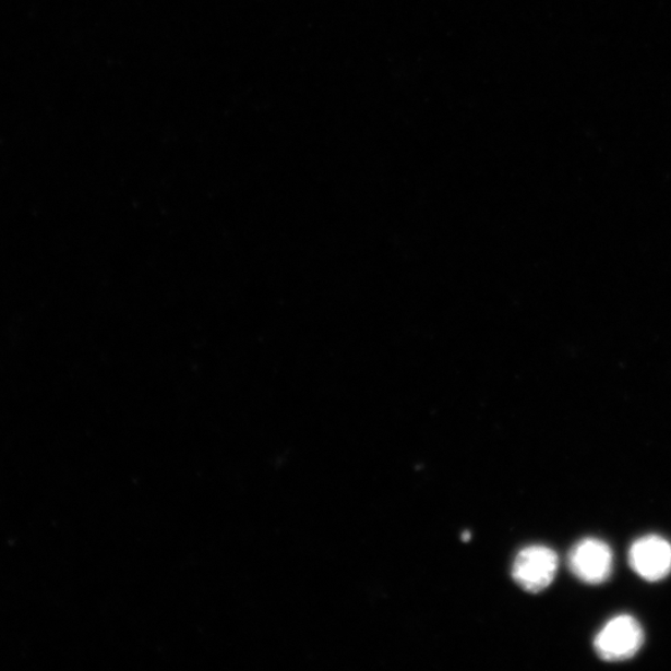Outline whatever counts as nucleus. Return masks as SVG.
Here are the masks:
<instances>
[{
  "label": "nucleus",
  "mask_w": 671,
  "mask_h": 671,
  "mask_svg": "<svg viewBox=\"0 0 671 671\" xmlns=\"http://www.w3.org/2000/svg\"><path fill=\"white\" fill-rule=\"evenodd\" d=\"M644 643L642 625L628 614L616 615L608 622L595 638V650L607 661H623L633 658Z\"/></svg>",
  "instance_id": "1"
},
{
  "label": "nucleus",
  "mask_w": 671,
  "mask_h": 671,
  "mask_svg": "<svg viewBox=\"0 0 671 671\" xmlns=\"http://www.w3.org/2000/svg\"><path fill=\"white\" fill-rule=\"evenodd\" d=\"M630 565L643 579H664L671 572L670 542L658 535L642 537L632 544Z\"/></svg>",
  "instance_id": "4"
},
{
  "label": "nucleus",
  "mask_w": 671,
  "mask_h": 671,
  "mask_svg": "<svg viewBox=\"0 0 671 671\" xmlns=\"http://www.w3.org/2000/svg\"><path fill=\"white\" fill-rule=\"evenodd\" d=\"M559 558L556 552L546 546H530L517 554L513 577L527 592H541L556 576Z\"/></svg>",
  "instance_id": "2"
},
{
  "label": "nucleus",
  "mask_w": 671,
  "mask_h": 671,
  "mask_svg": "<svg viewBox=\"0 0 671 671\" xmlns=\"http://www.w3.org/2000/svg\"><path fill=\"white\" fill-rule=\"evenodd\" d=\"M568 565L572 574L585 584H603L612 574L613 553L606 542L585 539L571 550Z\"/></svg>",
  "instance_id": "3"
}]
</instances>
